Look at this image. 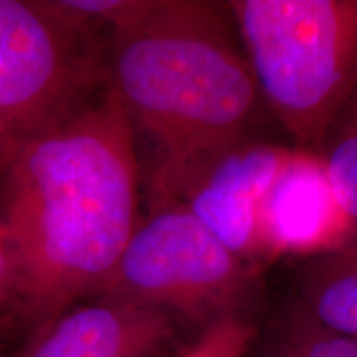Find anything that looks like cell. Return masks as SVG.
<instances>
[{
	"mask_svg": "<svg viewBox=\"0 0 357 357\" xmlns=\"http://www.w3.org/2000/svg\"><path fill=\"white\" fill-rule=\"evenodd\" d=\"M141 182L131 126L109 88L63 126L22 142L0 181V230L19 270L26 334L101 296L141 220Z\"/></svg>",
	"mask_w": 357,
	"mask_h": 357,
	"instance_id": "1",
	"label": "cell"
},
{
	"mask_svg": "<svg viewBox=\"0 0 357 357\" xmlns=\"http://www.w3.org/2000/svg\"><path fill=\"white\" fill-rule=\"evenodd\" d=\"M225 2L151 0L109 35L108 88L144 147L151 207L174 202L208 160L236 142L263 105Z\"/></svg>",
	"mask_w": 357,
	"mask_h": 357,
	"instance_id": "2",
	"label": "cell"
},
{
	"mask_svg": "<svg viewBox=\"0 0 357 357\" xmlns=\"http://www.w3.org/2000/svg\"><path fill=\"white\" fill-rule=\"evenodd\" d=\"M227 10L270 108L318 149L357 83V0H230Z\"/></svg>",
	"mask_w": 357,
	"mask_h": 357,
	"instance_id": "3",
	"label": "cell"
},
{
	"mask_svg": "<svg viewBox=\"0 0 357 357\" xmlns=\"http://www.w3.org/2000/svg\"><path fill=\"white\" fill-rule=\"evenodd\" d=\"M108 47L52 0H0V119L19 141L63 126L108 91Z\"/></svg>",
	"mask_w": 357,
	"mask_h": 357,
	"instance_id": "4",
	"label": "cell"
},
{
	"mask_svg": "<svg viewBox=\"0 0 357 357\" xmlns=\"http://www.w3.org/2000/svg\"><path fill=\"white\" fill-rule=\"evenodd\" d=\"M257 266L240 260L178 202L151 207L100 298L155 307L202 324L238 310L257 287Z\"/></svg>",
	"mask_w": 357,
	"mask_h": 357,
	"instance_id": "5",
	"label": "cell"
},
{
	"mask_svg": "<svg viewBox=\"0 0 357 357\" xmlns=\"http://www.w3.org/2000/svg\"><path fill=\"white\" fill-rule=\"evenodd\" d=\"M291 149L243 139L227 147L190 178L174 202L182 204L223 247L257 266L268 261L260 207Z\"/></svg>",
	"mask_w": 357,
	"mask_h": 357,
	"instance_id": "6",
	"label": "cell"
},
{
	"mask_svg": "<svg viewBox=\"0 0 357 357\" xmlns=\"http://www.w3.org/2000/svg\"><path fill=\"white\" fill-rule=\"evenodd\" d=\"M356 223L334 195L318 153L291 149L260 207L266 257H318L346 242Z\"/></svg>",
	"mask_w": 357,
	"mask_h": 357,
	"instance_id": "7",
	"label": "cell"
},
{
	"mask_svg": "<svg viewBox=\"0 0 357 357\" xmlns=\"http://www.w3.org/2000/svg\"><path fill=\"white\" fill-rule=\"evenodd\" d=\"M176 319L136 303L95 298L71 306L30 334L17 357H160Z\"/></svg>",
	"mask_w": 357,
	"mask_h": 357,
	"instance_id": "8",
	"label": "cell"
},
{
	"mask_svg": "<svg viewBox=\"0 0 357 357\" xmlns=\"http://www.w3.org/2000/svg\"><path fill=\"white\" fill-rule=\"evenodd\" d=\"M303 311L329 331L357 337V234L310 260L301 276Z\"/></svg>",
	"mask_w": 357,
	"mask_h": 357,
	"instance_id": "9",
	"label": "cell"
},
{
	"mask_svg": "<svg viewBox=\"0 0 357 357\" xmlns=\"http://www.w3.org/2000/svg\"><path fill=\"white\" fill-rule=\"evenodd\" d=\"M316 153L339 205L357 225V83L326 129Z\"/></svg>",
	"mask_w": 357,
	"mask_h": 357,
	"instance_id": "10",
	"label": "cell"
},
{
	"mask_svg": "<svg viewBox=\"0 0 357 357\" xmlns=\"http://www.w3.org/2000/svg\"><path fill=\"white\" fill-rule=\"evenodd\" d=\"M270 357H357V337L329 331L301 310Z\"/></svg>",
	"mask_w": 357,
	"mask_h": 357,
	"instance_id": "11",
	"label": "cell"
},
{
	"mask_svg": "<svg viewBox=\"0 0 357 357\" xmlns=\"http://www.w3.org/2000/svg\"><path fill=\"white\" fill-rule=\"evenodd\" d=\"M257 336V326L243 314L213 321L185 349L160 357H245Z\"/></svg>",
	"mask_w": 357,
	"mask_h": 357,
	"instance_id": "12",
	"label": "cell"
},
{
	"mask_svg": "<svg viewBox=\"0 0 357 357\" xmlns=\"http://www.w3.org/2000/svg\"><path fill=\"white\" fill-rule=\"evenodd\" d=\"M0 306L12 310L24 321L19 270H17L15 260H13L10 245H8L2 230H0Z\"/></svg>",
	"mask_w": 357,
	"mask_h": 357,
	"instance_id": "13",
	"label": "cell"
},
{
	"mask_svg": "<svg viewBox=\"0 0 357 357\" xmlns=\"http://www.w3.org/2000/svg\"><path fill=\"white\" fill-rule=\"evenodd\" d=\"M22 144V141L13 136V132L0 119V181L6 176L7 169L10 167L13 158Z\"/></svg>",
	"mask_w": 357,
	"mask_h": 357,
	"instance_id": "14",
	"label": "cell"
},
{
	"mask_svg": "<svg viewBox=\"0 0 357 357\" xmlns=\"http://www.w3.org/2000/svg\"><path fill=\"white\" fill-rule=\"evenodd\" d=\"M20 328L26 329L24 321H22L12 310H8L6 306H0V346L3 344V341H6L13 331H17V329Z\"/></svg>",
	"mask_w": 357,
	"mask_h": 357,
	"instance_id": "15",
	"label": "cell"
},
{
	"mask_svg": "<svg viewBox=\"0 0 357 357\" xmlns=\"http://www.w3.org/2000/svg\"><path fill=\"white\" fill-rule=\"evenodd\" d=\"M0 357H17V356H10L3 351V346H0Z\"/></svg>",
	"mask_w": 357,
	"mask_h": 357,
	"instance_id": "16",
	"label": "cell"
}]
</instances>
